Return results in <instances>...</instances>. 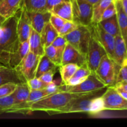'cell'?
<instances>
[{"instance_id":"1","label":"cell","mask_w":127,"mask_h":127,"mask_svg":"<svg viewBox=\"0 0 127 127\" xmlns=\"http://www.w3.org/2000/svg\"><path fill=\"white\" fill-rule=\"evenodd\" d=\"M18 12L0 26V63L6 66L10 55L20 43L16 29Z\"/></svg>"},{"instance_id":"2","label":"cell","mask_w":127,"mask_h":127,"mask_svg":"<svg viewBox=\"0 0 127 127\" xmlns=\"http://www.w3.org/2000/svg\"><path fill=\"white\" fill-rule=\"evenodd\" d=\"M90 96L92 95L73 99L63 107L48 111L47 113L50 115L69 113H88L95 114L104 110V102L102 97L89 98V97Z\"/></svg>"},{"instance_id":"3","label":"cell","mask_w":127,"mask_h":127,"mask_svg":"<svg viewBox=\"0 0 127 127\" xmlns=\"http://www.w3.org/2000/svg\"><path fill=\"white\" fill-rule=\"evenodd\" d=\"M95 93H71L66 91L58 93L45 97L40 100L31 104L26 109L25 113L34 111H44L47 112L51 110L60 109L66 105L70 100L76 98L88 95H94Z\"/></svg>"},{"instance_id":"4","label":"cell","mask_w":127,"mask_h":127,"mask_svg":"<svg viewBox=\"0 0 127 127\" xmlns=\"http://www.w3.org/2000/svg\"><path fill=\"white\" fill-rule=\"evenodd\" d=\"M120 68V66L105 55L101 59L94 73L107 87L114 86Z\"/></svg>"},{"instance_id":"5","label":"cell","mask_w":127,"mask_h":127,"mask_svg":"<svg viewBox=\"0 0 127 127\" xmlns=\"http://www.w3.org/2000/svg\"><path fill=\"white\" fill-rule=\"evenodd\" d=\"M91 34L90 26L88 27L78 24L74 31L63 37H64L68 43L86 57Z\"/></svg>"},{"instance_id":"6","label":"cell","mask_w":127,"mask_h":127,"mask_svg":"<svg viewBox=\"0 0 127 127\" xmlns=\"http://www.w3.org/2000/svg\"><path fill=\"white\" fill-rule=\"evenodd\" d=\"M107 88L94 73H91L82 83L74 86L62 84V91L71 93H95Z\"/></svg>"},{"instance_id":"7","label":"cell","mask_w":127,"mask_h":127,"mask_svg":"<svg viewBox=\"0 0 127 127\" xmlns=\"http://www.w3.org/2000/svg\"><path fill=\"white\" fill-rule=\"evenodd\" d=\"M40 58L39 56L29 52L14 68L21 82L27 83L35 77Z\"/></svg>"},{"instance_id":"8","label":"cell","mask_w":127,"mask_h":127,"mask_svg":"<svg viewBox=\"0 0 127 127\" xmlns=\"http://www.w3.org/2000/svg\"><path fill=\"white\" fill-rule=\"evenodd\" d=\"M73 11V21L79 25L92 24L93 5L83 0H70Z\"/></svg>"},{"instance_id":"9","label":"cell","mask_w":127,"mask_h":127,"mask_svg":"<svg viewBox=\"0 0 127 127\" xmlns=\"http://www.w3.org/2000/svg\"><path fill=\"white\" fill-rule=\"evenodd\" d=\"M105 55V49L92 33L86 54L87 66L92 73H95L100 60Z\"/></svg>"},{"instance_id":"10","label":"cell","mask_w":127,"mask_h":127,"mask_svg":"<svg viewBox=\"0 0 127 127\" xmlns=\"http://www.w3.org/2000/svg\"><path fill=\"white\" fill-rule=\"evenodd\" d=\"M104 110H127V99L122 96L114 86L107 87L102 95Z\"/></svg>"},{"instance_id":"11","label":"cell","mask_w":127,"mask_h":127,"mask_svg":"<svg viewBox=\"0 0 127 127\" xmlns=\"http://www.w3.org/2000/svg\"><path fill=\"white\" fill-rule=\"evenodd\" d=\"M90 28L93 35L105 49L107 55L113 60L115 47V37L107 32L99 23H93L90 26Z\"/></svg>"},{"instance_id":"12","label":"cell","mask_w":127,"mask_h":127,"mask_svg":"<svg viewBox=\"0 0 127 127\" xmlns=\"http://www.w3.org/2000/svg\"><path fill=\"white\" fill-rule=\"evenodd\" d=\"M16 29L20 42L29 40L32 26L28 12L23 6L21 7L18 12Z\"/></svg>"},{"instance_id":"13","label":"cell","mask_w":127,"mask_h":127,"mask_svg":"<svg viewBox=\"0 0 127 127\" xmlns=\"http://www.w3.org/2000/svg\"><path fill=\"white\" fill-rule=\"evenodd\" d=\"M73 63L79 66L86 64V57L69 43H67L62 59V64Z\"/></svg>"},{"instance_id":"14","label":"cell","mask_w":127,"mask_h":127,"mask_svg":"<svg viewBox=\"0 0 127 127\" xmlns=\"http://www.w3.org/2000/svg\"><path fill=\"white\" fill-rule=\"evenodd\" d=\"M27 12L31 20L32 28L40 33L46 24L49 22L52 14L51 12L43 10Z\"/></svg>"},{"instance_id":"15","label":"cell","mask_w":127,"mask_h":127,"mask_svg":"<svg viewBox=\"0 0 127 127\" xmlns=\"http://www.w3.org/2000/svg\"><path fill=\"white\" fill-rule=\"evenodd\" d=\"M29 52V40L20 42L18 46L12 51L10 55L7 67L14 69Z\"/></svg>"},{"instance_id":"16","label":"cell","mask_w":127,"mask_h":127,"mask_svg":"<svg viewBox=\"0 0 127 127\" xmlns=\"http://www.w3.org/2000/svg\"><path fill=\"white\" fill-rule=\"evenodd\" d=\"M23 0H2L0 2V15L6 19L15 16L21 8Z\"/></svg>"},{"instance_id":"17","label":"cell","mask_w":127,"mask_h":127,"mask_svg":"<svg viewBox=\"0 0 127 127\" xmlns=\"http://www.w3.org/2000/svg\"><path fill=\"white\" fill-rule=\"evenodd\" d=\"M127 58V48L120 34L115 37L113 60L121 66Z\"/></svg>"},{"instance_id":"18","label":"cell","mask_w":127,"mask_h":127,"mask_svg":"<svg viewBox=\"0 0 127 127\" xmlns=\"http://www.w3.org/2000/svg\"><path fill=\"white\" fill-rule=\"evenodd\" d=\"M115 3L120 35L122 37L127 48V16L124 11L121 0L115 1Z\"/></svg>"},{"instance_id":"19","label":"cell","mask_w":127,"mask_h":127,"mask_svg":"<svg viewBox=\"0 0 127 127\" xmlns=\"http://www.w3.org/2000/svg\"><path fill=\"white\" fill-rule=\"evenodd\" d=\"M30 52L37 56L43 55L45 54V47L42 41L40 33L37 32L33 29H31V35L29 39Z\"/></svg>"},{"instance_id":"20","label":"cell","mask_w":127,"mask_h":127,"mask_svg":"<svg viewBox=\"0 0 127 127\" xmlns=\"http://www.w3.org/2000/svg\"><path fill=\"white\" fill-rule=\"evenodd\" d=\"M50 12L52 14L57 15L66 21H73V11L70 0L63 1L55 5Z\"/></svg>"},{"instance_id":"21","label":"cell","mask_w":127,"mask_h":127,"mask_svg":"<svg viewBox=\"0 0 127 127\" xmlns=\"http://www.w3.org/2000/svg\"><path fill=\"white\" fill-rule=\"evenodd\" d=\"M31 93V89L27 83H21L17 84L16 89L12 94L14 100L13 106H19L25 103Z\"/></svg>"},{"instance_id":"22","label":"cell","mask_w":127,"mask_h":127,"mask_svg":"<svg viewBox=\"0 0 127 127\" xmlns=\"http://www.w3.org/2000/svg\"><path fill=\"white\" fill-rule=\"evenodd\" d=\"M40 35L43 46L46 47L52 44L53 41L59 35V33L50 22H48L43 28Z\"/></svg>"},{"instance_id":"23","label":"cell","mask_w":127,"mask_h":127,"mask_svg":"<svg viewBox=\"0 0 127 127\" xmlns=\"http://www.w3.org/2000/svg\"><path fill=\"white\" fill-rule=\"evenodd\" d=\"M9 83L19 84L21 81L14 69L4 66L0 69V86Z\"/></svg>"},{"instance_id":"24","label":"cell","mask_w":127,"mask_h":127,"mask_svg":"<svg viewBox=\"0 0 127 127\" xmlns=\"http://www.w3.org/2000/svg\"><path fill=\"white\" fill-rule=\"evenodd\" d=\"M113 1L114 0H99L93 5L92 24H97L100 22L105 10Z\"/></svg>"},{"instance_id":"25","label":"cell","mask_w":127,"mask_h":127,"mask_svg":"<svg viewBox=\"0 0 127 127\" xmlns=\"http://www.w3.org/2000/svg\"><path fill=\"white\" fill-rule=\"evenodd\" d=\"M59 68V66L55 64L52 62L45 55L41 56L40 58L39 62H38V66H37V71H36L35 77L39 78L41 75L46 72L50 71L55 70Z\"/></svg>"},{"instance_id":"26","label":"cell","mask_w":127,"mask_h":127,"mask_svg":"<svg viewBox=\"0 0 127 127\" xmlns=\"http://www.w3.org/2000/svg\"><path fill=\"white\" fill-rule=\"evenodd\" d=\"M87 64L79 66L65 85L74 86L82 83L91 73Z\"/></svg>"},{"instance_id":"27","label":"cell","mask_w":127,"mask_h":127,"mask_svg":"<svg viewBox=\"0 0 127 127\" xmlns=\"http://www.w3.org/2000/svg\"><path fill=\"white\" fill-rule=\"evenodd\" d=\"M99 24L107 32L114 37L120 34L117 14L109 18L102 20Z\"/></svg>"},{"instance_id":"28","label":"cell","mask_w":127,"mask_h":127,"mask_svg":"<svg viewBox=\"0 0 127 127\" xmlns=\"http://www.w3.org/2000/svg\"><path fill=\"white\" fill-rule=\"evenodd\" d=\"M79 66L73 63L63 64L59 66V71L62 78V84H66L69 79L76 71Z\"/></svg>"},{"instance_id":"29","label":"cell","mask_w":127,"mask_h":127,"mask_svg":"<svg viewBox=\"0 0 127 127\" xmlns=\"http://www.w3.org/2000/svg\"><path fill=\"white\" fill-rule=\"evenodd\" d=\"M47 0H23L22 6L27 12H34L44 10Z\"/></svg>"},{"instance_id":"30","label":"cell","mask_w":127,"mask_h":127,"mask_svg":"<svg viewBox=\"0 0 127 127\" xmlns=\"http://www.w3.org/2000/svg\"><path fill=\"white\" fill-rule=\"evenodd\" d=\"M45 55L58 66H61L62 58L60 57L56 48L52 45L45 47Z\"/></svg>"},{"instance_id":"31","label":"cell","mask_w":127,"mask_h":127,"mask_svg":"<svg viewBox=\"0 0 127 127\" xmlns=\"http://www.w3.org/2000/svg\"><path fill=\"white\" fill-rule=\"evenodd\" d=\"M14 105V100L12 94L8 96L0 97V114L9 113Z\"/></svg>"},{"instance_id":"32","label":"cell","mask_w":127,"mask_h":127,"mask_svg":"<svg viewBox=\"0 0 127 127\" xmlns=\"http://www.w3.org/2000/svg\"><path fill=\"white\" fill-rule=\"evenodd\" d=\"M67 42L66 40L64 38V37L61 35H58L57 38H55L53 42L52 43V45L56 48L57 52H58V55L60 57L62 58V56H63V53L64 52L65 47L66 46Z\"/></svg>"},{"instance_id":"33","label":"cell","mask_w":127,"mask_h":127,"mask_svg":"<svg viewBox=\"0 0 127 127\" xmlns=\"http://www.w3.org/2000/svg\"><path fill=\"white\" fill-rule=\"evenodd\" d=\"M17 84L16 83H9L0 86V97L11 95L16 89Z\"/></svg>"},{"instance_id":"34","label":"cell","mask_w":127,"mask_h":127,"mask_svg":"<svg viewBox=\"0 0 127 127\" xmlns=\"http://www.w3.org/2000/svg\"><path fill=\"white\" fill-rule=\"evenodd\" d=\"M27 84H28L31 90H36V89H43V88H45L49 84L42 81L39 78H36V77L28 81Z\"/></svg>"},{"instance_id":"35","label":"cell","mask_w":127,"mask_h":127,"mask_svg":"<svg viewBox=\"0 0 127 127\" xmlns=\"http://www.w3.org/2000/svg\"><path fill=\"white\" fill-rule=\"evenodd\" d=\"M66 20L62 18V17H59V16H57L55 14H52L50 18V23L53 26V27L57 30L58 32H59L60 30L61 29L63 25L65 24L66 22Z\"/></svg>"},{"instance_id":"36","label":"cell","mask_w":127,"mask_h":127,"mask_svg":"<svg viewBox=\"0 0 127 127\" xmlns=\"http://www.w3.org/2000/svg\"><path fill=\"white\" fill-rule=\"evenodd\" d=\"M77 26H78V24L75 23L74 21H67L58 32L59 35L65 36L66 35L68 34L73 31H74L76 28Z\"/></svg>"},{"instance_id":"37","label":"cell","mask_w":127,"mask_h":127,"mask_svg":"<svg viewBox=\"0 0 127 127\" xmlns=\"http://www.w3.org/2000/svg\"><path fill=\"white\" fill-rule=\"evenodd\" d=\"M127 82V58L120 66L117 78V83Z\"/></svg>"},{"instance_id":"38","label":"cell","mask_w":127,"mask_h":127,"mask_svg":"<svg viewBox=\"0 0 127 127\" xmlns=\"http://www.w3.org/2000/svg\"><path fill=\"white\" fill-rule=\"evenodd\" d=\"M117 14V9L116 6H115V1H113L109 6L106 8V9L104 11V14H103L102 16V20L106 19L109 18V17H112V16H114Z\"/></svg>"},{"instance_id":"39","label":"cell","mask_w":127,"mask_h":127,"mask_svg":"<svg viewBox=\"0 0 127 127\" xmlns=\"http://www.w3.org/2000/svg\"><path fill=\"white\" fill-rule=\"evenodd\" d=\"M56 72H57V71L55 70L50 71L46 72V73H43L42 75H41L39 77V78L42 81L44 82V83H47V84H50V83L53 82V76H54Z\"/></svg>"},{"instance_id":"40","label":"cell","mask_w":127,"mask_h":127,"mask_svg":"<svg viewBox=\"0 0 127 127\" xmlns=\"http://www.w3.org/2000/svg\"><path fill=\"white\" fill-rule=\"evenodd\" d=\"M65 1H69V0H47L45 6L44 7V10L45 11H50L53 7V6Z\"/></svg>"},{"instance_id":"41","label":"cell","mask_w":127,"mask_h":127,"mask_svg":"<svg viewBox=\"0 0 127 127\" xmlns=\"http://www.w3.org/2000/svg\"><path fill=\"white\" fill-rule=\"evenodd\" d=\"M114 87L116 89H121V90L124 91L127 93V82L117 83Z\"/></svg>"},{"instance_id":"42","label":"cell","mask_w":127,"mask_h":127,"mask_svg":"<svg viewBox=\"0 0 127 127\" xmlns=\"http://www.w3.org/2000/svg\"><path fill=\"white\" fill-rule=\"evenodd\" d=\"M121 2L124 12L127 16V0H121Z\"/></svg>"},{"instance_id":"43","label":"cell","mask_w":127,"mask_h":127,"mask_svg":"<svg viewBox=\"0 0 127 127\" xmlns=\"http://www.w3.org/2000/svg\"><path fill=\"white\" fill-rule=\"evenodd\" d=\"M116 90L119 93H120V94L122 95V96L124 97L125 99H127V92L124 91H123V90H121V89H116Z\"/></svg>"},{"instance_id":"44","label":"cell","mask_w":127,"mask_h":127,"mask_svg":"<svg viewBox=\"0 0 127 127\" xmlns=\"http://www.w3.org/2000/svg\"><path fill=\"white\" fill-rule=\"evenodd\" d=\"M83 1H86V2H89V3L91 4L94 5V4H95L97 2H98L99 0H83Z\"/></svg>"},{"instance_id":"45","label":"cell","mask_w":127,"mask_h":127,"mask_svg":"<svg viewBox=\"0 0 127 127\" xmlns=\"http://www.w3.org/2000/svg\"><path fill=\"white\" fill-rule=\"evenodd\" d=\"M6 19L4 18L2 16H1V15H0V26H1V25L4 23V22L6 21Z\"/></svg>"},{"instance_id":"46","label":"cell","mask_w":127,"mask_h":127,"mask_svg":"<svg viewBox=\"0 0 127 127\" xmlns=\"http://www.w3.org/2000/svg\"><path fill=\"white\" fill-rule=\"evenodd\" d=\"M4 66H6L5 65H4V64H2V63H0V69H1V68H4Z\"/></svg>"},{"instance_id":"47","label":"cell","mask_w":127,"mask_h":127,"mask_svg":"<svg viewBox=\"0 0 127 127\" xmlns=\"http://www.w3.org/2000/svg\"><path fill=\"white\" fill-rule=\"evenodd\" d=\"M114 1H119V0H114Z\"/></svg>"},{"instance_id":"48","label":"cell","mask_w":127,"mask_h":127,"mask_svg":"<svg viewBox=\"0 0 127 127\" xmlns=\"http://www.w3.org/2000/svg\"><path fill=\"white\" fill-rule=\"evenodd\" d=\"M1 1H2V0H0V2H1Z\"/></svg>"}]
</instances>
